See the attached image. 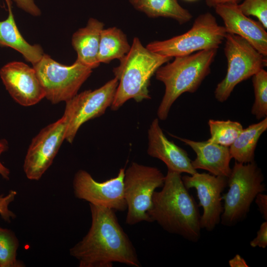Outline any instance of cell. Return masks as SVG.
I'll return each mask as SVG.
<instances>
[{
	"label": "cell",
	"instance_id": "1",
	"mask_svg": "<svg viewBox=\"0 0 267 267\" xmlns=\"http://www.w3.org/2000/svg\"><path fill=\"white\" fill-rule=\"evenodd\" d=\"M91 224L87 234L69 250L79 267H112L119 263L133 267L141 264L135 249L120 224L115 211L89 204Z\"/></svg>",
	"mask_w": 267,
	"mask_h": 267
},
{
	"label": "cell",
	"instance_id": "2",
	"mask_svg": "<svg viewBox=\"0 0 267 267\" xmlns=\"http://www.w3.org/2000/svg\"><path fill=\"white\" fill-rule=\"evenodd\" d=\"M148 214L150 222H156L170 233L192 242L200 238L199 210L178 173L168 170L162 190L153 193Z\"/></svg>",
	"mask_w": 267,
	"mask_h": 267
},
{
	"label": "cell",
	"instance_id": "3",
	"mask_svg": "<svg viewBox=\"0 0 267 267\" xmlns=\"http://www.w3.org/2000/svg\"><path fill=\"white\" fill-rule=\"evenodd\" d=\"M172 58L149 50L137 37L133 39L129 52L120 60V64L113 69L118 85L111 105L117 110L128 100L139 102L151 98L148 87L150 79L157 70Z\"/></svg>",
	"mask_w": 267,
	"mask_h": 267
},
{
	"label": "cell",
	"instance_id": "4",
	"mask_svg": "<svg viewBox=\"0 0 267 267\" xmlns=\"http://www.w3.org/2000/svg\"><path fill=\"white\" fill-rule=\"evenodd\" d=\"M217 49L175 57L155 72L156 79L165 85V93L157 109L158 118L166 120L173 104L184 92L196 91L210 74Z\"/></svg>",
	"mask_w": 267,
	"mask_h": 267
},
{
	"label": "cell",
	"instance_id": "5",
	"mask_svg": "<svg viewBox=\"0 0 267 267\" xmlns=\"http://www.w3.org/2000/svg\"><path fill=\"white\" fill-rule=\"evenodd\" d=\"M262 171L255 161L247 164L235 161L227 178L228 189L222 196L221 223L232 226L244 220L256 196L266 190Z\"/></svg>",
	"mask_w": 267,
	"mask_h": 267
},
{
	"label": "cell",
	"instance_id": "6",
	"mask_svg": "<svg viewBox=\"0 0 267 267\" xmlns=\"http://www.w3.org/2000/svg\"><path fill=\"white\" fill-rule=\"evenodd\" d=\"M226 32L210 12L199 15L186 32L164 41H153L146 45L150 51L171 58L196 51L217 49L225 39Z\"/></svg>",
	"mask_w": 267,
	"mask_h": 267
},
{
	"label": "cell",
	"instance_id": "7",
	"mask_svg": "<svg viewBox=\"0 0 267 267\" xmlns=\"http://www.w3.org/2000/svg\"><path fill=\"white\" fill-rule=\"evenodd\" d=\"M165 176L156 167L133 162L125 171L124 194L127 204L126 223L150 222L148 212L154 192L162 187Z\"/></svg>",
	"mask_w": 267,
	"mask_h": 267
},
{
	"label": "cell",
	"instance_id": "8",
	"mask_svg": "<svg viewBox=\"0 0 267 267\" xmlns=\"http://www.w3.org/2000/svg\"><path fill=\"white\" fill-rule=\"evenodd\" d=\"M225 40L227 72L214 92L216 99L220 102L228 98L237 85L252 77L267 65V57L243 38L226 33Z\"/></svg>",
	"mask_w": 267,
	"mask_h": 267
},
{
	"label": "cell",
	"instance_id": "9",
	"mask_svg": "<svg viewBox=\"0 0 267 267\" xmlns=\"http://www.w3.org/2000/svg\"><path fill=\"white\" fill-rule=\"evenodd\" d=\"M33 67L44 89L45 97L52 104L66 102L76 95L92 71L77 60L71 65H65L44 53Z\"/></svg>",
	"mask_w": 267,
	"mask_h": 267
},
{
	"label": "cell",
	"instance_id": "10",
	"mask_svg": "<svg viewBox=\"0 0 267 267\" xmlns=\"http://www.w3.org/2000/svg\"><path fill=\"white\" fill-rule=\"evenodd\" d=\"M118 85V81L114 78L98 89L77 93L65 102L63 115L66 127L65 140L72 143L84 123L105 113L112 103Z\"/></svg>",
	"mask_w": 267,
	"mask_h": 267
},
{
	"label": "cell",
	"instance_id": "11",
	"mask_svg": "<svg viewBox=\"0 0 267 267\" xmlns=\"http://www.w3.org/2000/svg\"><path fill=\"white\" fill-rule=\"evenodd\" d=\"M66 123L62 116L42 129L33 138L23 165L27 178L38 180L52 164L65 139Z\"/></svg>",
	"mask_w": 267,
	"mask_h": 267
},
{
	"label": "cell",
	"instance_id": "12",
	"mask_svg": "<svg viewBox=\"0 0 267 267\" xmlns=\"http://www.w3.org/2000/svg\"><path fill=\"white\" fill-rule=\"evenodd\" d=\"M125 168L116 177L102 182L96 181L90 174L80 170L75 174L73 187L76 198L89 204L103 206L115 211H124L127 204L124 194Z\"/></svg>",
	"mask_w": 267,
	"mask_h": 267
},
{
	"label": "cell",
	"instance_id": "13",
	"mask_svg": "<svg viewBox=\"0 0 267 267\" xmlns=\"http://www.w3.org/2000/svg\"><path fill=\"white\" fill-rule=\"evenodd\" d=\"M181 178L188 190L194 188L196 190L199 206L203 210L200 218L201 228L213 230L221 221L223 209L222 194L227 186V178L197 172Z\"/></svg>",
	"mask_w": 267,
	"mask_h": 267
},
{
	"label": "cell",
	"instance_id": "14",
	"mask_svg": "<svg viewBox=\"0 0 267 267\" xmlns=\"http://www.w3.org/2000/svg\"><path fill=\"white\" fill-rule=\"evenodd\" d=\"M0 77L11 97L22 106L34 105L45 97L34 68L23 62L6 64L0 69Z\"/></svg>",
	"mask_w": 267,
	"mask_h": 267
},
{
	"label": "cell",
	"instance_id": "15",
	"mask_svg": "<svg viewBox=\"0 0 267 267\" xmlns=\"http://www.w3.org/2000/svg\"><path fill=\"white\" fill-rule=\"evenodd\" d=\"M215 8L217 14L223 21L226 33L243 38L267 57V32L260 22L244 15L237 3L220 4Z\"/></svg>",
	"mask_w": 267,
	"mask_h": 267
},
{
	"label": "cell",
	"instance_id": "16",
	"mask_svg": "<svg viewBox=\"0 0 267 267\" xmlns=\"http://www.w3.org/2000/svg\"><path fill=\"white\" fill-rule=\"evenodd\" d=\"M147 154L163 162L168 170L179 174H194V169L187 152L169 140L161 128L159 119L155 118L148 130Z\"/></svg>",
	"mask_w": 267,
	"mask_h": 267
},
{
	"label": "cell",
	"instance_id": "17",
	"mask_svg": "<svg viewBox=\"0 0 267 267\" xmlns=\"http://www.w3.org/2000/svg\"><path fill=\"white\" fill-rule=\"evenodd\" d=\"M175 136L190 147L196 154L191 161L194 169H202L216 176L228 178L230 174L232 159L229 147L210 142L194 141Z\"/></svg>",
	"mask_w": 267,
	"mask_h": 267
},
{
	"label": "cell",
	"instance_id": "18",
	"mask_svg": "<svg viewBox=\"0 0 267 267\" xmlns=\"http://www.w3.org/2000/svg\"><path fill=\"white\" fill-rule=\"evenodd\" d=\"M104 24L93 18L89 19L86 26L75 32L72 44L77 52V60L93 69L100 64L98 60L100 38Z\"/></svg>",
	"mask_w": 267,
	"mask_h": 267
},
{
	"label": "cell",
	"instance_id": "19",
	"mask_svg": "<svg viewBox=\"0 0 267 267\" xmlns=\"http://www.w3.org/2000/svg\"><path fill=\"white\" fill-rule=\"evenodd\" d=\"M5 0L8 15L5 20L0 21V46L9 47L17 50L33 65L42 59L44 51L40 45H31L23 38L15 21L11 0Z\"/></svg>",
	"mask_w": 267,
	"mask_h": 267
},
{
	"label": "cell",
	"instance_id": "20",
	"mask_svg": "<svg viewBox=\"0 0 267 267\" xmlns=\"http://www.w3.org/2000/svg\"><path fill=\"white\" fill-rule=\"evenodd\" d=\"M267 129V117L259 123L253 124L246 129H243L229 147L231 158L242 164L254 161L258 142Z\"/></svg>",
	"mask_w": 267,
	"mask_h": 267
},
{
	"label": "cell",
	"instance_id": "21",
	"mask_svg": "<svg viewBox=\"0 0 267 267\" xmlns=\"http://www.w3.org/2000/svg\"><path fill=\"white\" fill-rule=\"evenodd\" d=\"M129 1L135 9L150 18H172L181 24L188 22L192 17L190 12L182 7L178 0H129Z\"/></svg>",
	"mask_w": 267,
	"mask_h": 267
},
{
	"label": "cell",
	"instance_id": "22",
	"mask_svg": "<svg viewBox=\"0 0 267 267\" xmlns=\"http://www.w3.org/2000/svg\"><path fill=\"white\" fill-rule=\"evenodd\" d=\"M131 47L126 35L121 29L116 27L103 29L100 34L98 61L108 63L113 59L120 60L129 52Z\"/></svg>",
	"mask_w": 267,
	"mask_h": 267
},
{
	"label": "cell",
	"instance_id": "23",
	"mask_svg": "<svg viewBox=\"0 0 267 267\" xmlns=\"http://www.w3.org/2000/svg\"><path fill=\"white\" fill-rule=\"evenodd\" d=\"M210 132V142L229 147L243 130L242 125L236 121L229 120L208 121Z\"/></svg>",
	"mask_w": 267,
	"mask_h": 267
},
{
	"label": "cell",
	"instance_id": "24",
	"mask_svg": "<svg viewBox=\"0 0 267 267\" xmlns=\"http://www.w3.org/2000/svg\"><path fill=\"white\" fill-rule=\"evenodd\" d=\"M19 241L12 231L0 227V267H22L16 258Z\"/></svg>",
	"mask_w": 267,
	"mask_h": 267
},
{
	"label": "cell",
	"instance_id": "25",
	"mask_svg": "<svg viewBox=\"0 0 267 267\" xmlns=\"http://www.w3.org/2000/svg\"><path fill=\"white\" fill-rule=\"evenodd\" d=\"M255 101L251 113L258 120L267 116V72L263 68L252 76Z\"/></svg>",
	"mask_w": 267,
	"mask_h": 267
},
{
	"label": "cell",
	"instance_id": "26",
	"mask_svg": "<svg viewBox=\"0 0 267 267\" xmlns=\"http://www.w3.org/2000/svg\"><path fill=\"white\" fill-rule=\"evenodd\" d=\"M238 6L244 15L256 17L267 29V0H244Z\"/></svg>",
	"mask_w": 267,
	"mask_h": 267
},
{
	"label": "cell",
	"instance_id": "27",
	"mask_svg": "<svg viewBox=\"0 0 267 267\" xmlns=\"http://www.w3.org/2000/svg\"><path fill=\"white\" fill-rule=\"evenodd\" d=\"M16 194L15 191L11 190L6 196L0 195V215L7 222H10V220L15 217V214L8 209V205L14 200Z\"/></svg>",
	"mask_w": 267,
	"mask_h": 267
},
{
	"label": "cell",
	"instance_id": "28",
	"mask_svg": "<svg viewBox=\"0 0 267 267\" xmlns=\"http://www.w3.org/2000/svg\"><path fill=\"white\" fill-rule=\"evenodd\" d=\"M252 247L265 249L267 246V221L263 222L257 232L256 237L250 243Z\"/></svg>",
	"mask_w": 267,
	"mask_h": 267
},
{
	"label": "cell",
	"instance_id": "29",
	"mask_svg": "<svg viewBox=\"0 0 267 267\" xmlns=\"http://www.w3.org/2000/svg\"><path fill=\"white\" fill-rule=\"evenodd\" d=\"M17 6L33 16L41 15V11L35 3L34 0H14Z\"/></svg>",
	"mask_w": 267,
	"mask_h": 267
},
{
	"label": "cell",
	"instance_id": "30",
	"mask_svg": "<svg viewBox=\"0 0 267 267\" xmlns=\"http://www.w3.org/2000/svg\"><path fill=\"white\" fill-rule=\"evenodd\" d=\"M258 210L265 221H267V195L259 193L255 199Z\"/></svg>",
	"mask_w": 267,
	"mask_h": 267
},
{
	"label": "cell",
	"instance_id": "31",
	"mask_svg": "<svg viewBox=\"0 0 267 267\" xmlns=\"http://www.w3.org/2000/svg\"><path fill=\"white\" fill-rule=\"evenodd\" d=\"M7 142L5 139L0 140V157L1 154L5 151L7 148ZM0 175L6 179H9L10 171L9 170L5 167L0 160Z\"/></svg>",
	"mask_w": 267,
	"mask_h": 267
},
{
	"label": "cell",
	"instance_id": "32",
	"mask_svg": "<svg viewBox=\"0 0 267 267\" xmlns=\"http://www.w3.org/2000/svg\"><path fill=\"white\" fill-rule=\"evenodd\" d=\"M230 267H248L245 260L239 255L236 254L233 258L228 261Z\"/></svg>",
	"mask_w": 267,
	"mask_h": 267
},
{
	"label": "cell",
	"instance_id": "33",
	"mask_svg": "<svg viewBox=\"0 0 267 267\" xmlns=\"http://www.w3.org/2000/svg\"><path fill=\"white\" fill-rule=\"evenodd\" d=\"M239 0H206L207 5L210 7H215L220 4L226 3H237Z\"/></svg>",
	"mask_w": 267,
	"mask_h": 267
},
{
	"label": "cell",
	"instance_id": "34",
	"mask_svg": "<svg viewBox=\"0 0 267 267\" xmlns=\"http://www.w3.org/2000/svg\"><path fill=\"white\" fill-rule=\"evenodd\" d=\"M187 0V1H195V0Z\"/></svg>",
	"mask_w": 267,
	"mask_h": 267
}]
</instances>
